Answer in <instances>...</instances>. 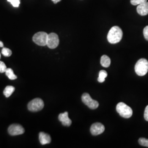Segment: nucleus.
Returning <instances> with one entry per match:
<instances>
[{
	"instance_id": "obj_1",
	"label": "nucleus",
	"mask_w": 148,
	"mask_h": 148,
	"mask_svg": "<svg viewBox=\"0 0 148 148\" xmlns=\"http://www.w3.org/2000/svg\"><path fill=\"white\" fill-rule=\"evenodd\" d=\"M123 32L121 29L117 26L112 27L108 32L107 39L109 42L111 44H115L121 40Z\"/></svg>"
},
{
	"instance_id": "obj_2",
	"label": "nucleus",
	"mask_w": 148,
	"mask_h": 148,
	"mask_svg": "<svg viewBox=\"0 0 148 148\" xmlns=\"http://www.w3.org/2000/svg\"><path fill=\"white\" fill-rule=\"evenodd\" d=\"M135 71L138 76H143L148 71V62L146 59H140L135 65Z\"/></svg>"
},
{
	"instance_id": "obj_3",
	"label": "nucleus",
	"mask_w": 148,
	"mask_h": 148,
	"mask_svg": "<svg viewBox=\"0 0 148 148\" xmlns=\"http://www.w3.org/2000/svg\"><path fill=\"white\" fill-rule=\"evenodd\" d=\"M116 109L119 115L123 118L128 119L132 115V109L124 103L120 102L118 103Z\"/></svg>"
},
{
	"instance_id": "obj_4",
	"label": "nucleus",
	"mask_w": 148,
	"mask_h": 148,
	"mask_svg": "<svg viewBox=\"0 0 148 148\" xmlns=\"http://www.w3.org/2000/svg\"><path fill=\"white\" fill-rule=\"evenodd\" d=\"M47 34L45 32H38L32 37V40L37 45L45 46L47 45L48 38Z\"/></svg>"
},
{
	"instance_id": "obj_5",
	"label": "nucleus",
	"mask_w": 148,
	"mask_h": 148,
	"mask_svg": "<svg viewBox=\"0 0 148 148\" xmlns=\"http://www.w3.org/2000/svg\"><path fill=\"white\" fill-rule=\"evenodd\" d=\"M44 107V102L40 98H35L30 101L28 105L27 108L29 110L32 112L40 111Z\"/></svg>"
},
{
	"instance_id": "obj_6",
	"label": "nucleus",
	"mask_w": 148,
	"mask_h": 148,
	"mask_svg": "<svg viewBox=\"0 0 148 148\" xmlns=\"http://www.w3.org/2000/svg\"><path fill=\"white\" fill-rule=\"evenodd\" d=\"M82 101L85 105H86L91 109H95L99 106L98 102L92 99L90 95L87 93H84L82 95Z\"/></svg>"
},
{
	"instance_id": "obj_7",
	"label": "nucleus",
	"mask_w": 148,
	"mask_h": 148,
	"mask_svg": "<svg viewBox=\"0 0 148 148\" xmlns=\"http://www.w3.org/2000/svg\"><path fill=\"white\" fill-rule=\"evenodd\" d=\"M59 43L58 36L56 33H51L48 35L47 46L51 49L57 47Z\"/></svg>"
},
{
	"instance_id": "obj_8",
	"label": "nucleus",
	"mask_w": 148,
	"mask_h": 148,
	"mask_svg": "<svg viewBox=\"0 0 148 148\" xmlns=\"http://www.w3.org/2000/svg\"><path fill=\"white\" fill-rule=\"evenodd\" d=\"M8 132L11 136H18L23 134L25 130L19 124H12L8 128Z\"/></svg>"
},
{
	"instance_id": "obj_9",
	"label": "nucleus",
	"mask_w": 148,
	"mask_h": 148,
	"mask_svg": "<svg viewBox=\"0 0 148 148\" xmlns=\"http://www.w3.org/2000/svg\"><path fill=\"white\" fill-rule=\"evenodd\" d=\"M105 130L104 126L101 123L97 122L93 123L90 129V131L92 135L93 136H98L101 134L102 133L104 132Z\"/></svg>"
},
{
	"instance_id": "obj_10",
	"label": "nucleus",
	"mask_w": 148,
	"mask_h": 148,
	"mask_svg": "<svg viewBox=\"0 0 148 148\" xmlns=\"http://www.w3.org/2000/svg\"><path fill=\"white\" fill-rule=\"evenodd\" d=\"M59 120L62 122V125L65 126L69 127L71 125V120L69 119L68 116V112H65L64 113H61L59 115Z\"/></svg>"
},
{
	"instance_id": "obj_11",
	"label": "nucleus",
	"mask_w": 148,
	"mask_h": 148,
	"mask_svg": "<svg viewBox=\"0 0 148 148\" xmlns=\"http://www.w3.org/2000/svg\"><path fill=\"white\" fill-rule=\"evenodd\" d=\"M138 13L140 16H147L148 14V2H145L138 5L137 7Z\"/></svg>"
},
{
	"instance_id": "obj_12",
	"label": "nucleus",
	"mask_w": 148,
	"mask_h": 148,
	"mask_svg": "<svg viewBox=\"0 0 148 148\" xmlns=\"http://www.w3.org/2000/svg\"><path fill=\"white\" fill-rule=\"evenodd\" d=\"M39 140L42 145H46L51 143V138L49 134L41 132L39 134Z\"/></svg>"
},
{
	"instance_id": "obj_13",
	"label": "nucleus",
	"mask_w": 148,
	"mask_h": 148,
	"mask_svg": "<svg viewBox=\"0 0 148 148\" xmlns=\"http://www.w3.org/2000/svg\"><path fill=\"white\" fill-rule=\"evenodd\" d=\"M101 64L103 67L108 68L110 65V64H111L110 58L106 55H103L101 57Z\"/></svg>"
},
{
	"instance_id": "obj_14",
	"label": "nucleus",
	"mask_w": 148,
	"mask_h": 148,
	"mask_svg": "<svg viewBox=\"0 0 148 148\" xmlns=\"http://www.w3.org/2000/svg\"><path fill=\"white\" fill-rule=\"evenodd\" d=\"M15 90V88L12 86H8L5 88L3 91V94L5 95V97L8 98L10 97L12 94L14 92Z\"/></svg>"
},
{
	"instance_id": "obj_15",
	"label": "nucleus",
	"mask_w": 148,
	"mask_h": 148,
	"mask_svg": "<svg viewBox=\"0 0 148 148\" xmlns=\"http://www.w3.org/2000/svg\"><path fill=\"white\" fill-rule=\"evenodd\" d=\"M5 73L6 76L8 77V79H11V80L16 79L17 78L15 74H14V72H13V70L11 69V68H7L6 69Z\"/></svg>"
},
{
	"instance_id": "obj_16",
	"label": "nucleus",
	"mask_w": 148,
	"mask_h": 148,
	"mask_svg": "<svg viewBox=\"0 0 148 148\" xmlns=\"http://www.w3.org/2000/svg\"><path fill=\"white\" fill-rule=\"evenodd\" d=\"M108 74L106 71L105 70H101L99 73V77L98 78V82L102 83L104 82L105 79L107 77Z\"/></svg>"
},
{
	"instance_id": "obj_17",
	"label": "nucleus",
	"mask_w": 148,
	"mask_h": 148,
	"mask_svg": "<svg viewBox=\"0 0 148 148\" xmlns=\"http://www.w3.org/2000/svg\"><path fill=\"white\" fill-rule=\"evenodd\" d=\"M12 51L11 49H10L9 48H3V49H2V54L5 56V57H10L12 55Z\"/></svg>"
},
{
	"instance_id": "obj_18",
	"label": "nucleus",
	"mask_w": 148,
	"mask_h": 148,
	"mask_svg": "<svg viewBox=\"0 0 148 148\" xmlns=\"http://www.w3.org/2000/svg\"><path fill=\"white\" fill-rule=\"evenodd\" d=\"M138 142L140 145L148 147V139H145L144 138H140L139 139Z\"/></svg>"
},
{
	"instance_id": "obj_19",
	"label": "nucleus",
	"mask_w": 148,
	"mask_h": 148,
	"mask_svg": "<svg viewBox=\"0 0 148 148\" xmlns=\"http://www.w3.org/2000/svg\"><path fill=\"white\" fill-rule=\"evenodd\" d=\"M145 2H147V0H131V3L134 5H139Z\"/></svg>"
},
{
	"instance_id": "obj_20",
	"label": "nucleus",
	"mask_w": 148,
	"mask_h": 148,
	"mask_svg": "<svg viewBox=\"0 0 148 148\" xmlns=\"http://www.w3.org/2000/svg\"><path fill=\"white\" fill-rule=\"evenodd\" d=\"M14 7H18L20 5V0H7Z\"/></svg>"
},
{
	"instance_id": "obj_21",
	"label": "nucleus",
	"mask_w": 148,
	"mask_h": 148,
	"mask_svg": "<svg viewBox=\"0 0 148 148\" xmlns=\"http://www.w3.org/2000/svg\"><path fill=\"white\" fill-rule=\"evenodd\" d=\"M7 68V66L3 62L0 61V73H5V70Z\"/></svg>"
},
{
	"instance_id": "obj_22",
	"label": "nucleus",
	"mask_w": 148,
	"mask_h": 148,
	"mask_svg": "<svg viewBox=\"0 0 148 148\" xmlns=\"http://www.w3.org/2000/svg\"><path fill=\"white\" fill-rule=\"evenodd\" d=\"M143 35L145 40L148 41V25L144 27L143 30Z\"/></svg>"
},
{
	"instance_id": "obj_23",
	"label": "nucleus",
	"mask_w": 148,
	"mask_h": 148,
	"mask_svg": "<svg viewBox=\"0 0 148 148\" xmlns=\"http://www.w3.org/2000/svg\"><path fill=\"white\" fill-rule=\"evenodd\" d=\"M144 119L146 121H148V106H146L145 109V111H144Z\"/></svg>"
},
{
	"instance_id": "obj_24",
	"label": "nucleus",
	"mask_w": 148,
	"mask_h": 148,
	"mask_svg": "<svg viewBox=\"0 0 148 148\" xmlns=\"http://www.w3.org/2000/svg\"><path fill=\"white\" fill-rule=\"evenodd\" d=\"M52 1L53 2V3H55V4H56V3H58L59 2H60V1H61L62 0H52Z\"/></svg>"
},
{
	"instance_id": "obj_25",
	"label": "nucleus",
	"mask_w": 148,
	"mask_h": 148,
	"mask_svg": "<svg viewBox=\"0 0 148 148\" xmlns=\"http://www.w3.org/2000/svg\"><path fill=\"white\" fill-rule=\"evenodd\" d=\"M3 47V43L0 41V47Z\"/></svg>"
},
{
	"instance_id": "obj_26",
	"label": "nucleus",
	"mask_w": 148,
	"mask_h": 148,
	"mask_svg": "<svg viewBox=\"0 0 148 148\" xmlns=\"http://www.w3.org/2000/svg\"><path fill=\"white\" fill-rule=\"evenodd\" d=\"M0 58H1V54H0Z\"/></svg>"
}]
</instances>
